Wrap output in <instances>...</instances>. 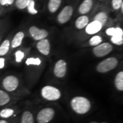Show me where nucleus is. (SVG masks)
Instances as JSON below:
<instances>
[{
  "label": "nucleus",
  "mask_w": 123,
  "mask_h": 123,
  "mask_svg": "<svg viewBox=\"0 0 123 123\" xmlns=\"http://www.w3.org/2000/svg\"><path fill=\"white\" fill-rule=\"evenodd\" d=\"M71 106L76 113L82 115L90 111L91 105L87 98L83 96H76L71 100Z\"/></svg>",
  "instance_id": "nucleus-1"
},
{
  "label": "nucleus",
  "mask_w": 123,
  "mask_h": 123,
  "mask_svg": "<svg viewBox=\"0 0 123 123\" xmlns=\"http://www.w3.org/2000/svg\"><path fill=\"white\" fill-rule=\"evenodd\" d=\"M117 64L118 61L116 58H108L98 64L96 70L99 73H105L116 68Z\"/></svg>",
  "instance_id": "nucleus-2"
},
{
  "label": "nucleus",
  "mask_w": 123,
  "mask_h": 123,
  "mask_svg": "<svg viewBox=\"0 0 123 123\" xmlns=\"http://www.w3.org/2000/svg\"><path fill=\"white\" fill-rule=\"evenodd\" d=\"M41 94L44 99L50 101L56 100L61 96V92L58 88L50 86L44 87L41 91Z\"/></svg>",
  "instance_id": "nucleus-3"
},
{
  "label": "nucleus",
  "mask_w": 123,
  "mask_h": 123,
  "mask_svg": "<svg viewBox=\"0 0 123 123\" xmlns=\"http://www.w3.org/2000/svg\"><path fill=\"white\" fill-rule=\"evenodd\" d=\"M2 85L7 91L12 92L18 88L19 86V80L16 76L9 75L5 77L3 80Z\"/></svg>",
  "instance_id": "nucleus-4"
},
{
  "label": "nucleus",
  "mask_w": 123,
  "mask_h": 123,
  "mask_svg": "<svg viewBox=\"0 0 123 123\" xmlns=\"http://www.w3.org/2000/svg\"><path fill=\"white\" fill-rule=\"evenodd\" d=\"M54 110L51 108L43 109L38 113L37 121L38 123H47L51 120L54 116Z\"/></svg>",
  "instance_id": "nucleus-5"
},
{
  "label": "nucleus",
  "mask_w": 123,
  "mask_h": 123,
  "mask_svg": "<svg viewBox=\"0 0 123 123\" xmlns=\"http://www.w3.org/2000/svg\"><path fill=\"white\" fill-rule=\"evenodd\" d=\"M113 47L109 43H103L96 46L93 49V53L97 57H103L112 51Z\"/></svg>",
  "instance_id": "nucleus-6"
},
{
  "label": "nucleus",
  "mask_w": 123,
  "mask_h": 123,
  "mask_svg": "<svg viewBox=\"0 0 123 123\" xmlns=\"http://www.w3.org/2000/svg\"><path fill=\"white\" fill-rule=\"evenodd\" d=\"M73 14V8L71 6H66L58 15V21L60 24H63L71 19Z\"/></svg>",
  "instance_id": "nucleus-7"
},
{
  "label": "nucleus",
  "mask_w": 123,
  "mask_h": 123,
  "mask_svg": "<svg viewBox=\"0 0 123 123\" xmlns=\"http://www.w3.org/2000/svg\"><path fill=\"white\" fill-rule=\"evenodd\" d=\"M29 33L35 40L40 41L48 36V32L44 29L38 28L36 26H31L29 29Z\"/></svg>",
  "instance_id": "nucleus-8"
},
{
  "label": "nucleus",
  "mask_w": 123,
  "mask_h": 123,
  "mask_svg": "<svg viewBox=\"0 0 123 123\" xmlns=\"http://www.w3.org/2000/svg\"><path fill=\"white\" fill-rule=\"evenodd\" d=\"M67 71V64L64 60H59L55 65L54 73L55 76L61 78L65 76Z\"/></svg>",
  "instance_id": "nucleus-9"
},
{
  "label": "nucleus",
  "mask_w": 123,
  "mask_h": 123,
  "mask_svg": "<svg viewBox=\"0 0 123 123\" xmlns=\"http://www.w3.org/2000/svg\"><path fill=\"white\" fill-rule=\"evenodd\" d=\"M37 49L42 54L47 55L50 52V44L49 40L47 39H43L40 40L37 43Z\"/></svg>",
  "instance_id": "nucleus-10"
},
{
  "label": "nucleus",
  "mask_w": 123,
  "mask_h": 123,
  "mask_svg": "<svg viewBox=\"0 0 123 123\" xmlns=\"http://www.w3.org/2000/svg\"><path fill=\"white\" fill-rule=\"evenodd\" d=\"M102 28L100 23L97 21H93L86 26V32L88 34H94L99 31Z\"/></svg>",
  "instance_id": "nucleus-11"
},
{
  "label": "nucleus",
  "mask_w": 123,
  "mask_h": 123,
  "mask_svg": "<svg viewBox=\"0 0 123 123\" xmlns=\"http://www.w3.org/2000/svg\"><path fill=\"white\" fill-rule=\"evenodd\" d=\"M116 34L112 36L111 39V42L117 45H121L123 43V31L120 27H116Z\"/></svg>",
  "instance_id": "nucleus-12"
},
{
  "label": "nucleus",
  "mask_w": 123,
  "mask_h": 123,
  "mask_svg": "<svg viewBox=\"0 0 123 123\" xmlns=\"http://www.w3.org/2000/svg\"><path fill=\"white\" fill-rule=\"evenodd\" d=\"M92 5H93V2L92 0H84L80 5L79 12L82 14L88 13L91 10Z\"/></svg>",
  "instance_id": "nucleus-13"
},
{
  "label": "nucleus",
  "mask_w": 123,
  "mask_h": 123,
  "mask_svg": "<svg viewBox=\"0 0 123 123\" xmlns=\"http://www.w3.org/2000/svg\"><path fill=\"white\" fill-rule=\"evenodd\" d=\"M24 33L22 31L18 32L15 35L12 42V47L13 48H16L22 44V40L24 38Z\"/></svg>",
  "instance_id": "nucleus-14"
},
{
  "label": "nucleus",
  "mask_w": 123,
  "mask_h": 123,
  "mask_svg": "<svg viewBox=\"0 0 123 123\" xmlns=\"http://www.w3.org/2000/svg\"><path fill=\"white\" fill-rule=\"evenodd\" d=\"M88 22L89 19L88 17L86 16V15H82V16L79 17L76 19V22H75V26H76V28L78 29H83L88 24Z\"/></svg>",
  "instance_id": "nucleus-15"
},
{
  "label": "nucleus",
  "mask_w": 123,
  "mask_h": 123,
  "mask_svg": "<svg viewBox=\"0 0 123 123\" xmlns=\"http://www.w3.org/2000/svg\"><path fill=\"white\" fill-rule=\"evenodd\" d=\"M115 84L116 88L119 91H123V72L120 71L115 77Z\"/></svg>",
  "instance_id": "nucleus-16"
},
{
  "label": "nucleus",
  "mask_w": 123,
  "mask_h": 123,
  "mask_svg": "<svg viewBox=\"0 0 123 123\" xmlns=\"http://www.w3.org/2000/svg\"><path fill=\"white\" fill-rule=\"evenodd\" d=\"M62 0H50L49 2V10L51 13H53L57 11L61 4Z\"/></svg>",
  "instance_id": "nucleus-17"
},
{
  "label": "nucleus",
  "mask_w": 123,
  "mask_h": 123,
  "mask_svg": "<svg viewBox=\"0 0 123 123\" xmlns=\"http://www.w3.org/2000/svg\"><path fill=\"white\" fill-rule=\"evenodd\" d=\"M108 19V16L104 12H100L95 15L93 21H97L100 23V24L103 26L105 23L107 22Z\"/></svg>",
  "instance_id": "nucleus-18"
},
{
  "label": "nucleus",
  "mask_w": 123,
  "mask_h": 123,
  "mask_svg": "<svg viewBox=\"0 0 123 123\" xmlns=\"http://www.w3.org/2000/svg\"><path fill=\"white\" fill-rule=\"evenodd\" d=\"M10 100V98L6 92L0 90V106H3L8 104Z\"/></svg>",
  "instance_id": "nucleus-19"
},
{
  "label": "nucleus",
  "mask_w": 123,
  "mask_h": 123,
  "mask_svg": "<svg viewBox=\"0 0 123 123\" xmlns=\"http://www.w3.org/2000/svg\"><path fill=\"white\" fill-rule=\"evenodd\" d=\"M10 48V41L9 40H5L0 46V56H4L8 53Z\"/></svg>",
  "instance_id": "nucleus-20"
},
{
  "label": "nucleus",
  "mask_w": 123,
  "mask_h": 123,
  "mask_svg": "<svg viewBox=\"0 0 123 123\" xmlns=\"http://www.w3.org/2000/svg\"><path fill=\"white\" fill-rule=\"evenodd\" d=\"M21 123H34L33 114L29 111H25L23 113Z\"/></svg>",
  "instance_id": "nucleus-21"
},
{
  "label": "nucleus",
  "mask_w": 123,
  "mask_h": 123,
  "mask_svg": "<svg viewBox=\"0 0 123 123\" xmlns=\"http://www.w3.org/2000/svg\"><path fill=\"white\" fill-rule=\"evenodd\" d=\"M14 111L13 109L5 108L0 111V117L4 119H6L11 117L14 114Z\"/></svg>",
  "instance_id": "nucleus-22"
},
{
  "label": "nucleus",
  "mask_w": 123,
  "mask_h": 123,
  "mask_svg": "<svg viewBox=\"0 0 123 123\" xmlns=\"http://www.w3.org/2000/svg\"><path fill=\"white\" fill-rule=\"evenodd\" d=\"M102 42V38L99 35H95L90 40V44L92 46H96L100 44Z\"/></svg>",
  "instance_id": "nucleus-23"
},
{
  "label": "nucleus",
  "mask_w": 123,
  "mask_h": 123,
  "mask_svg": "<svg viewBox=\"0 0 123 123\" xmlns=\"http://www.w3.org/2000/svg\"><path fill=\"white\" fill-rule=\"evenodd\" d=\"M35 2L34 0H30L28 4L27 5V10L29 13L31 14H37L38 11L35 9Z\"/></svg>",
  "instance_id": "nucleus-24"
},
{
  "label": "nucleus",
  "mask_w": 123,
  "mask_h": 123,
  "mask_svg": "<svg viewBox=\"0 0 123 123\" xmlns=\"http://www.w3.org/2000/svg\"><path fill=\"white\" fill-rule=\"evenodd\" d=\"M41 61L39 58H28L26 61V64L27 66L29 65H37L39 66L41 64Z\"/></svg>",
  "instance_id": "nucleus-25"
},
{
  "label": "nucleus",
  "mask_w": 123,
  "mask_h": 123,
  "mask_svg": "<svg viewBox=\"0 0 123 123\" xmlns=\"http://www.w3.org/2000/svg\"><path fill=\"white\" fill-rule=\"evenodd\" d=\"M30 0H17L15 5L19 9H24L27 7V4Z\"/></svg>",
  "instance_id": "nucleus-26"
},
{
  "label": "nucleus",
  "mask_w": 123,
  "mask_h": 123,
  "mask_svg": "<svg viewBox=\"0 0 123 123\" xmlns=\"http://www.w3.org/2000/svg\"><path fill=\"white\" fill-rule=\"evenodd\" d=\"M25 56L24 53L22 51L18 50L15 52V61L17 63H21L22 59H24Z\"/></svg>",
  "instance_id": "nucleus-27"
},
{
  "label": "nucleus",
  "mask_w": 123,
  "mask_h": 123,
  "mask_svg": "<svg viewBox=\"0 0 123 123\" xmlns=\"http://www.w3.org/2000/svg\"><path fill=\"white\" fill-rule=\"evenodd\" d=\"M123 4V0H112V7L115 10H118L120 8Z\"/></svg>",
  "instance_id": "nucleus-28"
},
{
  "label": "nucleus",
  "mask_w": 123,
  "mask_h": 123,
  "mask_svg": "<svg viewBox=\"0 0 123 123\" xmlns=\"http://www.w3.org/2000/svg\"><path fill=\"white\" fill-rule=\"evenodd\" d=\"M117 32L116 28H114V27H110V28L107 29L105 31V33L108 35L110 36H113V35L116 34Z\"/></svg>",
  "instance_id": "nucleus-29"
},
{
  "label": "nucleus",
  "mask_w": 123,
  "mask_h": 123,
  "mask_svg": "<svg viewBox=\"0 0 123 123\" xmlns=\"http://www.w3.org/2000/svg\"><path fill=\"white\" fill-rule=\"evenodd\" d=\"M14 1V0H1V3H0V4L2 6L6 5H10L13 4Z\"/></svg>",
  "instance_id": "nucleus-30"
},
{
  "label": "nucleus",
  "mask_w": 123,
  "mask_h": 123,
  "mask_svg": "<svg viewBox=\"0 0 123 123\" xmlns=\"http://www.w3.org/2000/svg\"><path fill=\"white\" fill-rule=\"evenodd\" d=\"M5 66V59L4 58H0V69H2Z\"/></svg>",
  "instance_id": "nucleus-31"
},
{
  "label": "nucleus",
  "mask_w": 123,
  "mask_h": 123,
  "mask_svg": "<svg viewBox=\"0 0 123 123\" xmlns=\"http://www.w3.org/2000/svg\"><path fill=\"white\" fill-rule=\"evenodd\" d=\"M0 123H8V122L5 120H0Z\"/></svg>",
  "instance_id": "nucleus-32"
},
{
  "label": "nucleus",
  "mask_w": 123,
  "mask_h": 123,
  "mask_svg": "<svg viewBox=\"0 0 123 123\" xmlns=\"http://www.w3.org/2000/svg\"><path fill=\"white\" fill-rule=\"evenodd\" d=\"M121 12H122V13H123V4L121 5Z\"/></svg>",
  "instance_id": "nucleus-33"
},
{
  "label": "nucleus",
  "mask_w": 123,
  "mask_h": 123,
  "mask_svg": "<svg viewBox=\"0 0 123 123\" xmlns=\"http://www.w3.org/2000/svg\"><path fill=\"white\" fill-rule=\"evenodd\" d=\"M90 123H97V122H95V121H93V122H91ZM105 123V122H103V123Z\"/></svg>",
  "instance_id": "nucleus-34"
},
{
  "label": "nucleus",
  "mask_w": 123,
  "mask_h": 123,
  "mask_svg": "<svg viewBox=\"0 0 123 123\" xmlns=\"http://www.w3.org/2000/svg\"><path fill=\"white\" fill-rule=\"evenodd\" d=\"M0 3H1V0H0Z\"/></svg>",
  "instance_id": "nucleus-35"
}]
</instances>
